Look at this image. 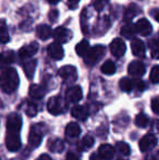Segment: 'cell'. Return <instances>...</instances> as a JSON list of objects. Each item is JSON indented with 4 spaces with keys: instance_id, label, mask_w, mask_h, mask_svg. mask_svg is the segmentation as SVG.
I'll list each match as a JSON object with an SVG mask.
<instances>
[{
    "instance_id": "1",
    "label": "cell",
    "mask_w": 159,
    "mask_h": 160,
    "mask_svg": "<svg viewBox=\"0 0 159 160\" xmlns=\"http://www.w3.org/2000/svg\"><path fill=\"white\" fill-rule=\"evenodd\" d=\"M19 85L17 72L12 68H7L0 73V88L7 94H11Z\"/></svg>"
},
{
    "instance_id": "2",
    "label": "cell",
    "mask_w": 159,
    "mask_h": 160,
    "mask_svg": "<svg viewBox=\"0 0 159 160\" xmlns=\"http://www.w3.org/2000/svg\"><path fill=\"white\" fill-rule=\"evenodd\" d=\"M67 108V101H64L60 96H53L47 102V109L52 114H60L64 112Z\"/></svg>"
},
{
    "instance_id": "3",
    "label": "cell",
    "mask_w": 159,
    "mask_h": 160,
    "mask_svg": "<svg viewBox=\"0 0 159 160\" xmlns=\"http://www.w3.org/2000/svg\"><path fill=\"white\" fill-rule=\"evenodd\" d=\"M105 55V47L102 45H97V46L93 47L89 49L87 55L85 56V63L87 65H94L96 64Z\"/></svg>"
},
{
    "instance_id": "4",
    "label": "cell",
    "mask_w": 159,
    "mask_h": 160,
    "mask_svg": "<svg viewBox=\"0 0 159 160\" xmlns=\"http://www.w3.org/2000/svg\"><path fill=\"white\" fill-rule=\"evenodd\" d=\"M44 136L42 133V123L36 124L32 127L30 131V135H28V143L32 147H38L42 143V138Z\"/></svg>"
},
{
    "instance_id": "5",
    "label": "cell",
    "mask_w": 159,
    "mask_h": 160,
    "mask_svg": "<svg viewBox=\"0 0 159 160\" xmlns=\"http://www.w3.org/2000/svg\"><path fill=\"white\" fill-rule=\"evenodd\" d=\"M58 74L66 83H73L77 78V69L73 65H64V67L60 68Z\"/></svg>"
},
{
    "instance_id": "6",
    "label": "cell",
    "mask_w": 159,
    "mask_h": 160,
    "mask_svg": "<svg viewBox=\"0 0 159 160\" xmlns=\"http://www.w3.org/2000/svg\"><path fill=\"white\" fill-rule=\"evenodd\" d=\"M22 128V118L17 113H11L7 119V130L9 133H19Z\"/></svg>"
},
{
    "instance_id": "7",
    "label": "cell",
    "mask_w": 159,
    "mask_h": 160,
    "mask_svg": "<svg viewBox=\"0 0 159 160\" xmlns=\"http://www.w3.org/2000/svg\"><path fill=\"white\" fill-rule=\"evenodd\" d=\"M6 146L10 152H17L21 147V138L19 133H9L6 137Z\"/></svg>"
},
{
    "instance_id": "8",
    "label": "cell",
    "mask_w": 159,
    "mask_h": 160,
    "mask_svg": "<svg viewBox=\"0 0 159 160\" xmlns=\"http://www.w3.org/2000/svg\"><path fill=\"white\" fill-rule=\"evenodd\" d=\"M125 50H127V45L121 38H116V39H113L111 42L110 51L112 53V56H115L116 58L122 57L125 53Z\"/></svg>"
},
{
    "instance_id": "9",
    "label": "cell",
    "mask_w": 159,
    "mask_h": 160,
    "mask_svg": "<svg viewBox=\"0 0 159 160\" xmlns=\"http://www.w3.org/2000/svg\"><path fill=\"white\" fill-rule=\"evenodd\" d=\"M156 145H157V138L153 134L145 135L140 141V149L143 152H146L148 150L153 149Z\"/></svg>"
},
{
    "instance_id": "10",
    "label": "cell",
    "mask_w": 159,
    "mask_h": 160,
    "mask_svg": "<svg viewBox=\"0 0 159 160\" xmlns=\"http://www.w3.org/2000/svg\"><path fill=\"white\" fill-rule=\"evenodd\" d=\"M37 50H38V44L35 42H33L28 45H25V46H23L21 49H20L19 57L23 60L28 59V58L33 57V56L37 52Z\"/></svg>"
},
{
    "instance_id": "11",
    "label": "cell",
    "mask_w": 159,
    "mask_h": 160,
    "mask_svg": "<svg viewBox=\"0 0 159 160\" xmlns=\"http://www.w3.org/2000/svg\"><path fill=\"white\" fill-rule=\"evenodd\" d=\"M52 36L58 44H64V42H68L71 38V32L66 28H57L53 31Z\"/></svg>"
},
{
    "instance_id": "12",
    "label": "cell",
    "mask_w": 159,
    "mask_h": 160,
    "mask_svg": "<svg viewBox=\"0 0 159 160\" xmlns=\"http://www.w3.org/2000/svg\"><path fill=\"white\" fill-rule=\"evenodd\" d=\"M135 30L138 34L143 36H148L153 32V26L149 23L148 20L146 19H140L135 23Z\"/></svg>"
},
{
    "instance_id": "13",
    "label": "cell",
    "mask_w": 159,
    "mask_h": 160,
    "mask_svg": "<svg viewBox=\"0 0 159 160\" xmlns=\"http://www.w3.org/2000/svg\"><path fill=\"white\" fill-rule=\"evenodd\" d=\"M82 97H83V92L80 86L71 87V88H69L68 91H67V94H66L67 101L72 102V103L79 102L81 99H82Z\"/></svg>"
},
{
    "instance_id": "14",
    "label": "cell",
    "mask_w": 159,
    "mask_h": 160,
    "mask_svg": "<svg viewBox=\"0 0 159 160\" xmlns=\"http://www.w3.org/2000/svg\"><path fill=\"white\" fill-rule=\"evenodd\" d=\"M47 52H48L49 57H51L55 60H61L64 56L63 48L58 42H53V44L49 45L48 48H47Z\"/></svg>"
},
{
    "instance_id": "15",
    "label": "cell",
    "mask_w": 159,
    "mask_h": 160,
    "mask_svg": "<svg viewBox=\"0 0 159 160\" xmlns=\"http://www.w3.org/2000/svg\"><path fill=\"white\" fill-rule=\"evenodd\" d=\"M145 71V65L140 61H133L129 64V68H127V72H129L130 75L132 76H142L144 75Z\"/></svg>"
},
{
    "instance_id": "16",
    "label": "cell",
    "mask_w": 159,
    "mask_h": 160,
    "mask_svg": "<svg viewBox=\"0 0 159 160\" xmlns=\"http://www.w3.org/2000/svg\"><path fill=\"white\" fill-rule=\"evenodd\" d=\"M131 48H132V52L134 56L138 58H143L145 56V45L138 38H134L131 42Z\"/></svg>"
},
{
    "instance_id": "17",
    "label": "cell",
    "mask_w": 159,
    "mask_h": 160,
    "mask_svg": "<svg viewBox=\"0 0 159 160\" xmlns=\"http://www.w3.org/2000/svg\"><path fill=\"white\" fill-rule=\"evenodd\" d=\"M71 114H72L75 119H77V120L84 121V120H86L87 117H88V111H87V109L84 106L77 105L71 109Z\"/></svg>"
},
{
    "instance_id": "18",
    "label": "cell",
    "mask_w": 159,
    "mask_h": 160,
    "mask_svg": "<svg viewBox=\"0 0 159 160\" xmlns=\"http://www.w3.org/2000/svg\"><path fill=\"white\" fill-rule=\"evenodd\" d=\"M98 155L102 157L104 160H111L115 155V149L109 144H104L98 149Z\"/></svg>"
},
{
    "instance_id": "19",
    "label": "cell",
    "mask_w": 159,
    "mask_h": 160,
    "mask_svg": "<svg viewBox=\"0 0 159 160\" xmlns=\"http://www.w3.org/2000/svg\"><path fill=\"white\" fill-rule=\"evenodd\" d=\"M81 133V128L77 123L70 122L66 128V135L70 138H77Z\"/></svg>"
},
{
    "instance_id": "20",
    "label": "cell",
    "mask_w": 159,
    "mask_h": 160,
    "mask_svg": "<svg viewBox=\"0 0 159 160\" xmlns=\"http://www.w3.org/2000/svg\"><path fill=\"white\" fill-rule=\"evenodd\" d=\"M28 94L32 98L34 99H40L42 98L45 95V88L42 86V85L38 84H33L30 86V91H28Z\"/></svg>"
},
{
    "instance_id": "21",
    "label": "cell",
    "mask_w": 159,
    "mask_h": 160,
    "mask_svg": "<svg viewBox=\"0 0 159 160\" xmlns=\"http://www.w3.org/2000/svg\"><path fill=\"white\" fill-rule=\"evenodd\" d=\"M36 33L38 38L42 40L48 39L49 37L51 36V28L49 25H46V24H40V25L37 26L36 28Z\"/></svg>"
},
{
    "instance_id": "22",
    "label": "cell",
    "mask_w": 159,
    "mask_h": 160,
    "mask_svg": "<svg viewBox=\"0 0 159 160\" xmlns=\"http://www.w3.org/2000/svg\"><path fill=\"white\" fill-rule=\"evenodd\" d=\"M48 148L53 152H61L64 149V143L60 138H52L48 142Z\"/></svg>"
},
{
    "instance_id": "23",
    "label": "cell",
    "mask_w": 159,
    "mask_h": 160,
    "mask_svg": "<svg viewBox=\"0 0 159 160\" xmlns=\"http://www.w3.org/2000/svg\"><path fill=\"white\" fill-rule=\"evenodd\" d=\"M14 61V53L12 51L0 53V69H3L8 64L12 63Z\"/></svg>"
},
{
    "instance_id": "24",
    "label": "cell",
    "mask_w": 159,
    "mask_h": 160,
    "mask_svg": "<svg viewBox=\"0 0 159 160\" xmlns=\"http://www.w3.org/2000/svg\"><path fill=\"white\" fill-rule=\"evenodd\" d=\"M36 64H37V61L35 59H32V60H30V61H26L25 63L23 64L24 73L26 74V76H27L28 78H32L33 75H34Z\"/></svg>"
},
{
    "instance_id": "25",
    "label": "cell",
    "mask_w": 159,
    "mask_h": 160,
    "mask_svg": "<svg viewBox=\"0 0 159 160\" xmlns=\"http://www.w3.org/2000/svg\"><path fill=\"white\" fill-rule=\"evenodd\" d=\"M10 40L8 28L4 20H0V44H7Z\"/></svg>"
},
{
    "instance_id": "26",
    "label": "cell",
    "mask_w": 159,
    "mask_h": 160,
    "mask_svg": "<svg viewBox=\"0 0 159 160\" xmlns=\"http://www.w3.org/2000/svg\"><path fill=\"white\" fill-rule=\"evenodd\" d=\"M151 49V56L153 59H159V38H154L148 44Z\"/></svg>"
},
{
    "instance_id": "27",
    "label": "cell",
    "mask_w": 159,
    "mask_h": 160,
    "mask_svg": "<svg viewBox=\"0 0 159 160\" xmlns=\"http://www.w3.org/2000/svg\"><path fill=\"white\" fill-rule=\"evenodd\" d=\"M89 49H91V47H89V44L87 40H82V42H80V44L77 45V47H75V51H77V53L80 56V57H85V56L87 55V52L89 51Z\"/></svg>"
},
{
    "instance_id": "28",
    "label": "cell",
    "mask_w": 159,
    "mask_h": 160,
    "mask_svg": "<svg viewBox=\"0 0 159 160\" xmlns=\"http://www.w3.org/2000/svg\"><path fill=\"white\" fill-rule=\"evenodd\" d=\"M138 12H140V9L137 8V6H135V4H131V6H129L124 12V21L130 22Z\"/></svg>"
},
{
    "instance_id": "29",
    "label": "cell",
    "mask_w": 159,
    "mask_h": 160,
    "mask_svg": "<svg viewBox=\"0 0 159 160\" xmlns=\"http://www.w3.org/2000/svg\"><path fill=\"white\" fill-rule=\"evenodd\" d=\"M94 145V138L89 135H86L82 138V141L79 144V149L81 152H85V150L89 149L92 146Z\"/></svg>"
},
{
    "instance_id": "30",
    "label": "cell",
    "mask_w": 159,
    "mask_h": 160,
    "mask_svg": "<svg viewBox=\"0 0 159 160\" xmlns=\"http://www.w3.org/2000/svg\"><path fill=\"white\" fill-rule=\"evenodd\" d=\"M102 72L104 74H107V75H111V74H113L116 72V64L113 63L112 61H110V60H108V61H106L104 64L102 65Z\"/></svg>"
},
{
    "instance_id": "31",
    "label": "cell",
    "mask_w": 159,
    "mask_h": 160,
    "mask_svg": "<svg viewBox=\"0 0 159 160\" xmlns=\"http://www.w3.org/2000/svg\"><path fill=\"white\" fill-rule=\"evenodd\" d=\"M119 86L121 88V91L125 92V93H130V92L132 91V88H133V82H132L130 78H123L122 80L120 81L119 83Z\"/></svg>"
},
{
    "instance_id": "32",
    "label": "cell",
    "mask_w": 159,
    "mask_h": 160,
    "mask_svg": "<svg viewBox=\"0 0 159 160\" xmlns=\"http://www.w3.org/2000/svg\"><path fill=\"white\" fill-rule=\"evenodd\" d=\"M135 33H136L135 26L131 25V24H127V25L123 26L122 30H121V34H122L125 38H132Z\"/></svg>"
},
{
    "instance_id": "33",
    "label": "cell",
    "mask_w": 159,
    "mask_h": 160,
    "mask_svg": "<svg viewBox=\"0 0 159 160\" xmlns=\"http://www.w3.org/2000/svg\"><path fill=\"white\" fill-rule=\"evenodd\" d=\"M135 124L138 128H146L148 124V118H147L146 114L144 113H138L135 118Z\"/></svg>"
},
{
    "instance_id": "34",
    "label": "cell",
    "mask_w": 159,
    "mask_h": 160,
    "mask_svg": "<svg viewBox=\"0 0 159 160\" xmlns=\"http://www.w3.org/2000/svg\"><path fill=\"white\" fill-rule=\"evenodd\" d=\"M117 150L120 152L122 156H129L131 149H130V146L127 143H123V142H119L117 144Z\"/></svg>"
},
{
    "instance_id": "35",
    "label": "cell",
    "mask_w": 159,
    "mask_h": 160,
    "mask_svg": "<svg viewBox=\"0 0 159 160\" xmlns=\"http://www.w3.org/2000/svg\"><path fill=\"white\" fill-rule=\"evenodd\" d=\"M149 80L152 81V83L157 84L159 83V65H155L152 69L151 74H149Z\"/></svg>"
},
{
    "instance_id": "36",
    "label": "cell",
    "mask_w": 159,
    "mask_h": 160,
    "mask_svg": "<svg viewBox=\"0 0 159 160\" xmlns=\"http://www.w3.org/2000/svg\"><path fill=\"white\" fill-rule=\"evenodd\" d=\"M25 112L28 117H35L37 114V107L36 105L32 102H28L26 103V107H25Z\"/></svg>"
},
{
    "instance_id": "37",
    "label": "cell",
    "mask_w": 159,
    "mask_h": 160,
    "mask_svg": "<svg viewBox=\"0 0 159 160\" xmlns=\"http://www.w3.org/2000/svg\"><path fill=\"white\" fill-rule=\"evenodd\" d=\"M152 109L155 112L156 114L159 116V96L155 97V98L152 100Z\"/></svg>"
},
{
    "instance_id": "38",
    "label": "cell",
    "mask_w": 159,
    "mask_h": 160,
    "mask_svg": "<svg viewBox=\"0 0 159 160\" xmlns=\"http://www.w3.org/2000/svg\"><path fill=\"white\" fill-rule=\"evenodd\" d=\"M133 86L135 87L136 89H138V91H143V89L145 88V84L143 81L141 80H136L135 82L133 83Z\"/></svg>"
},
{
    "instance_id": "39",
    "label": "cell",
    "mask_w": 159,
    "mask_h": 160,
    "mask_svg": "<svg viewBox=\"0 0 159 160\" xmlns=\"http://www.w3.org/2000/svg\"><path fill=\"white\" fill-rule=\"evenodd\" d=\"M58 14H59V13H58L57 10L50 11V12H49V20H50L51 22H56L58 19Z\"/></svg>"
},
{
    "instance_id": "40",
    "label": "cell",
    "mask_w": 159,
    "mask_h": 160,
    "mask_svg": "<svg viewBox=\"0 0 159 160\" xmlns=\"http://www.w3.org/2000/svg\"><path fill=\"white\" fill-rule=\"evenodd\" d=\"M66 160H79L77 156H75L74 154H72V152H70V154H68V156H67V159Z\"/></svg>"
},
{
    "instance_id": "41",
    "label": "cell",
    "mask_w": 159,
    "mask_h": 160,
    "mask_svg": "<svg viewBox=\"0 0 159 160\" xmlns=\"http://www.w3.org/2000/svg\"><path fill=\"white\" fill-rule=\"evenodd\" d=\"M79 1L80 0H68V2H69V4H70L71 8H74V6L79 3Z\"/></svg>"
},
{
    "instance_id": "42",
    "label": "cell",
    "mask_w": 159,
    "mask_h": 160,
    "mask_svg": "<svg viewBox=\"0 0 159 160\" xmlns=\"http://www.w3.org/2000/svg\"><path fill=\"white\" fill-rule=\"evenodd\" d=\"M89 160H104V159H102V157L99 156V155L93 154V155L91 156V159H89Z\"/></svg>"
},
{
    "instance_id": "43",
    "label": "cell",
    "mask_w": 159,
    "mask_h": 160,
    "mask_svg": "<svg viewBox=\"0 0 159 160\" xmlns=\"http://www.w3.org/2000/svg\"><path fill=\"white\" fill-rule=\"evenodd\" d=\"M36 160H51V158L48 155H42V156H39Z\"/></svg>"
},
{
    "instance_id": "44",
    "label": "cell",
    "mask_w": 159,
    "mask_h": 160,
    "mask_svg": "<svg viewBox=\"0 0 159 160\" xmlns=\"http://www.w3.org/2000/svg\"><path fill=\"white\" fill-rule=\"evenodd\" d=\"M47 1H48L49 3H51V4H56V3H58L60 0H47Z\"/></svg>"
},
{
    "instance_id": "45",
    "label": "cell",
    "mask_w": 159,
    "mask_h": 160,
    "mask_svg": "<svg viewBox=\"0 0 159 160\" xmlns=\"http://www.w3.org/2000/svg\"><path fill=\"white\" fill-rule=\"evenodd\" d=\"M154 17H155L156 21H158V22H159V11H157V12L155 13V15H154Z\"/></svg>"
},
{
    "instance_id": "46",
    "label": "cell",
    "mask_w": 159,
    "mask_h": 160,
    "mask_svg": "<svg viewBox=\"0 0 159 160\" xmlns=\"http://www.w3.org/2000/svg\"><path fill=\"white\" fill-rule=\"evenodd\" d=\"M0 107H1V100H0Z\"/></svg>"
},
{
    "instance_id": "47",
    "label": "cell",
    "mask_w": 159,
    "mask_h": 160,
    "mask_svg": "<svg viewBox=\"0 0 159 160\" xmlns=\"http://www.w3.org/2000/svg\"><path fill=\"white\" fill-rule=\"evenodd\" d=\"M117 160H123V159H121V158H119V159H117Z\"/></svg>"
}]
</instances>
